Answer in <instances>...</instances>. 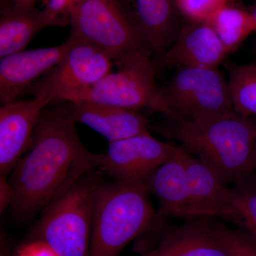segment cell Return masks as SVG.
I'll list each match as a JSON object with an SVG mask.
<instances>
[{
	"label": "cell",
	"instance_id": "cell-1",
	"mask_svg": "<svg viewBox=\"0 0 256 256\" xmlns=\"http://www.w3.org/2000/svg\"><path fill=\"white\" fill-rule=\"evenodd\" d=\"M75 122L55 108L40 116L31 146L15 164L9 180L13 216L28 220L97 168L104 156L89 150Z\"/></svg>",
	"mask_w": 256,
	"mask_h": 256
},
{
	"label": "cell",
	"instance_id": "cell-2",
	"mask_svg": "<svg viewBox=\"0 0 256 256\" xmlns=\"http://www.w3.org/2000/svg\"><path fill=\"white\" fill-rule=\"evenodd\" d=\"M154 130L181 143L183 150L208 165L227 186L255 171L256 118L230 114L186 121L168 118Z\"/></svg>",
	"mask_w": 256,
	"mask_h": 256
},
{
	"label": "cell",
	"instance_id": "cell-3",
	"mask_svg": "<svg viewBox=\"0 0 256 256\" xmlns=\"http://www.w3.org/2000/svg\"><path fill=\"white\" fill-rule=\"evenodd\" d=\"M144 183L98 182L90 256H118L156 218Z\"/></svg>",
	"mask_w": 256,
	"mask_h": 256
},
{
	"label": "cell",
	"instance_id": "cell-4",
	"mask_svg": "<svg viewBox=\"0 0 256 256\" xmlns=\"http://www.w3.org/2000/svg\"><path fill=\"white\" fill-rule=\"evenodd\" d=\"M98 182L88 173L54 198L32 228L31 240L46 242L60 256H90Z\"/></svg>",
	"mask_w": 256,
	"mask_h": 256
},
{
	"label": "cell",
	"instance_id": "cell-5",
	"mask_svg": "<svg viewBox=\"0 0 256 256\" xmlns=\"http://www.w3.org/2000/svg\"><path fill=\"white\" fill-rule=\"evenodd\" d=\"M68 38L92 45L118 63L152 50L118 0H82L68 14Z\"/></svg>",
	"mask_w": 256,
	"mask_h": 256
},
{
	"label": "cell",
	"instance_id": "cell-6",
	"mask_svg": "<svg viewBox=\"0 0 256 256\" xmlns=\"http://www.w3.org/2000/svg\"><path fill=\"white\" fill-rule=\"evenodd\" d=\"M168 118L196 121L234 112L228 79L218 68H182L160 88Z\"/></svg>",
	"mask_w": 256,
	"mask_h": 256
},
{
	"label": "cell",
	"instance_id": "cell-7",
	"mask_svg": "<svg viewBox=\"0 0 256 256\" xmlns=\"http://www.w3.org/2000/svg\"><path fill=\"white\" fill-rule=\"evenodd\" d=\"M110 72L90 86L76 90L62 100L85 101L140 110L150 108L164 114L156 82V65L150 53L139 52L116 64Z\"/></svg>",
	"mask_w": 256,
	"mask_h": 256
},
{
	"label": "cell",
	"instance_id": "cell-8",
	"mask_svg": "<svg viewBox=\"0 0 256 256\" xmlns=\"http://www.w3.org/2000/svg\"><path fill=\"white\" fill-rule=\"evenodd\" d=\"M70 40L72 46L63 60L50 70L36 90V95L50 102L90 86L112 72L114 63L107 55L92 45Z\"/></svg>",
	"mask_w": 256,
	"mask_h": 256
},
{
	"label": "cell",
	"instance_id": "cell-9",
	"mask_svg": "<svg viewBox=\"0 0 256 256\" xmlns=\"http://www.w3.org/2000/svg\"><path fill=\"white\" fill-rule=\"evenodd\" d=\"M176 146L164 143L149 132L140 133L109 142L101 168L112 180L144 183L156 169L171 158Z\"/></svg>",
	"mask_w": 256,
	"mask_h": 256
},
{
	"label": "cell",
	"instance_id": "cell-10",
	"mask_svg": "<svg viewBox=\"0 0 256 256\" xmlns=\"http://www.w3.org/2000/svg\"><path fill=\"white\" fill-rule=\"evenodd\" d=\"M50 101L40 96L15 100L0 108V173L6 178L31 146L44 110Z\"/></svg>",
	"mask_w": 256,
	"mask_h": 256
},
{
	"label": "cell",
	"instance_id": "cell-11",
	"mask_svg": "<svg viewBox=\"0 0 256 256\" xmlns=\"http://www.w3.org/2000/svg\"><path fill=\"white\" fill-rule=\"evenodd\" d=\"M228 55L207 20H190L156 65L165 68H218Z\"/></svg>",
	"mask_w": 256,
	"mask_h": 256
},
{
	"label": "cell",
	"instance_id": "cell-12",
	"mask_svg": "<svg viewBox=\"0 0 256 256\" xmlns=\"http://www.w3.org/2000/svg\"><path fill=\"white\" fill-rule=\"evenodd\" d=\"M72 41L58 46L20 50L0 58V102L16 100L32 82L50 72L63 60Z\"/></svg>",
	"mask_w": 256,
	"mask_h": 256
},
{
	"label": "cell",
	"instance_id": "cell-13",
	"mask_svg": "<svg viewBox=\"0 0 256 256\" xmlns=\"http://www.w3.org/2000/svg\"><path fill=\"white\" fill-rule=\"evenodd\" d=\"M64 101L57 108L76 124H86L109 142L146 132L149 121L140 110L85 101Z\"/></svg>",
	"mask_w": 256,
	"mask_h": 256
},
{
	"label": "cell",
	"instance_id": "cell-14",
	"mask_svg": "<svg viewBox=\"0 0 256 256\" xmlns=\"http://www.w3.org/2000/svg\"><path fill=\"white\" fill-rule=\"evenodd\" d=\"M183 150L192 217H222L236 223L232 188L208 165Z\"/></svg>",
	"mask_w": 256,
	"mask_h": 256
},
{
	"label": "cell",
	"instance_id": "cell-15",
	"mask_svg": "<svg viewBox=\"0 0 256 256\" xmlns=\"http://www.w3.org/2000/svg\"><path fill=\"white\" fill-rule=\"evenodd\" d=\"M68 18L52 14L36 4L1 0L0 58L22 50L38 32L50 26H64Z\"/></svg>",
	"mask_w": 256,
	"mask_h": 256
},
{
	"label": "cell",
	"instance_id": "cell-16",
	"mask_svg": "<svg viewBox=\"0 0 256 256\" xmlns=\"http://www.w3.org/2000/svg\"><path fill=\"white\" fill-rule=\"evenodd\" d=\"M183 152L182 148L176 146L174 154L144 181L150 194H154L159 200L156 218H193Z\"/></svg>",
	"mask_w": 256,
	"mask_h": 256
},
{
	"label": "cell",
	"instance_id": "cell-17",
	"mask_svg": "<svg viewBox=\"0 0 256 256\" xmlns=\"http://www.w3.org/2000/svg\"><path fill=\"white\" fill-rule=\"evenodd\" d=\"M142 256H228L217 223L210 218L186 220Z\"/></svg>",
	"mask_w": 256,
	"mask_h": 256
},
{
	"label": "cell",
	"instance_id": "cell-18",
	"mask_svg": "<svg viewBox=\"0 0 256 256\" xmlns=\"http://www.w3.org/2000/svg\"><path fill=\"white\" fill-rule=\"evenodd\" d=\"M121 4L132 3L129 13L152 52L162 54L176 40L178 28L175 0H118Z\"/></svg>",
	"mask_w": 256,
	"mask_h": 256
},
{
	"label": "cell",
	"instance_id": "cell-19",
	"mask_svg": "<svg viewBox=\"0 0 256 256\" xmlns=\"http://www.w3.org/2000/svg\"><path fill=\"white\" fill-rule=\"evenodd\" d=\"M229 54L238 48L252 32H256L252 12L230 3L207 20Z\"/></svg>",
	"mask_w": 256,
	"mask_h": 256
},
{
	"label": "cell",
	"instance_id": "cell-20",
	"mask_svg": "<svg viewBox=\"0 0 256 256\" xmlns=\"http://www.w3.org/2000/svg\"><path fill=\"white\" fill-rule=\"evenodd\" d=\"M224 65L228 72L234 110L256 118V64L236 65L225 62Z\"/></svg>",
	"mask_w": 256,
	"mask_h": 256
},
{
	"label": "cell",
	"instance_id": "cell-21",
	"mask_svg": "<svg viewBox=\"0 0 256 256\" xmlns=\"http://www.w3.org/2000/svg\"><path fill=\"white\" fill-rule=\"evenodd\" d=\"M236 224L256 240V173L252 172L232 188Z\"/></svg>",
	"mask_w": 256,
	"mask_h": 256
},
{
	"label": "cell",
	"instance_id": "cell-22",
	"mask_svg": "<svg viewBox=\"0 0 256 256\" xmlns=\"http://www.w3.org/2000/svg\"><path fill=\"white\" fill-rule=\"evenodd\" d=\"M217 223L218 234L228 256H256V240L244 229H230Z\"/></svg>",
	"mask_w": 256,
	"mask_h": 256
},
{
	"label": "cell",
	"instance_id": "cell-23",
	"mask_svg": "<svg viewBox=\"0 0 256 256\" xmlns=\"http://www.w3.org/2000/svg\"><path fill=\"white\" fill-rule=\"evenodd\" d=\"M178 11L188 20H207L230 0H175Z\"/></svg>",
	"mask_w": 256,
	"mask_h": 256
},
{
	"label": "cell",
	"instance_id": "cell-24",
	"mask_svg": "<svg viewBox=\"0 0 256 256\" xmlns=\"http://www.w3.org/2000/svg\"><path fill=\"white\" fill-rule=\"evenodd\" d=\"M14 256H60L46 242L31 240L18 247Z\"/></svg>",
	"mask_w": 256,
	"mask_h": 256
},
{
	"label": "cell",
	"instance_id": "cell-25",
	"mask_svg": "<svg viewBox=\"0 0 256 256\" xmlns=\"http://www.w3.org/2000/svg\"><path fill=\"white\" fill-rule=\"evenodd\" d=\"M82 0H47L45 9L52 14L68 18L72 8Z\"/></svg>",
	"mask_w": 256,
	"mask_h": 256
},
{
	"label": "cell",
	"instance_id": "cell-26",
	"mask_svg": "<svg viewBox=\"0 0 256 256\" xmlns=\"http://www.w3.org/2000/svg\"><path fill=\"white\" fill-rule=\"evenodd\" d=\"M13 192L9 180L6 178L1 176V212L9 205L12 201Z\"/></svg>",
	"mask_w": 256,
	"mask_h": 256
},
{
	"label": "cell",
	"instance_id": "cell-27",
	"mask_svg": "<svg viewBox=\"0 0 256 256\" xmlns=\"http://www.w3.org/2000/svg\"><path fill=\"white\" fill-rule=\"evenodd\" d=\"M252 160H254V170L256 171V140L255 142V146H254V154H252Z\"/></svg>",
	"mask_w": 256,
	"mask_h": 256
},
{
	"label": "cell",
	"instance_id": "cell-28",
	"mask_svg": "<svg viewBox=\"0 0 256 256\" xmlns=\"http://www.w3.org/2000/svg\"><path fill=\"white\" fill-rule=\"evenodd\" d=\"M12 1L18 2L33 3V4H36L37 0H12Z\"/></svg>",
	"mask_w": 256,
	"mask_h": 256
},
{
	"label": "cell",
	"instance_id": "cell-29",
	"mask_svg": "<svg viewBox=\"0 0 256 256\" xmlns=\"http://www.w3.org/2000/svg\"><path fill=\"white\" fill-rule=\"evenodd\" d=\"M252 18H254V22H255L256 26V5L255 6V8H254V10H252Z\"/></svg>",
	"mask_w": 256,
	"mask_h": 256
}]
</instances>
